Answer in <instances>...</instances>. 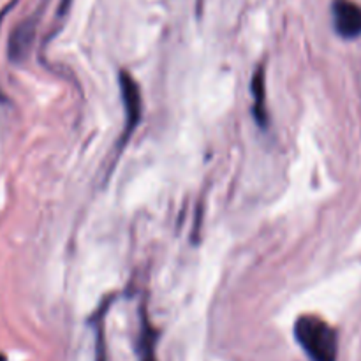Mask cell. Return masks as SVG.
<instances>
[{"label": "cell", "instance_id": "obj_1", "mask_svg": "<svg viewBox=\"0 0 361 361\" xmlns=\"http://www.w3.org/2000/svg\"><path fill=\"white\" fill-rule=\"evenodd\" d=\"M295 338L312 361H337V334L326 321L302 316L295 324Z\"/></svg>", "mask_w": 361, "mask_h": 361}, {"label": "cell", "instance_id": "obj_2", "mask_svg": "<svg viewBox=\"0 0 361 361\" xmlns=\"http://www.w3.org/2000/svg\"><path fill=\"white\" fill-rule=\"evenodd\" d=\"M120 94H122V102L126 108L127 133L123 134V141H127V137L133 134L137 122L141 120V94L134 78L126 71L120 73Z\"/></svg>", "mask_w": 361, "mask_h": 361}, {"label": "cell", "instance_id": "obj_3", "mask_svg": "<svg viewBox=\"0 0 361 361\" xmlns=\"http://www.w3.org/2000/svg\"><path fill=\"white\" fill-rule=\"evenodd\" d=\"M334 23L338 35L355 39L361 35V7L351 0H335Z\"/></svg>", "mask_w": 361, "mask_h": 361}, {"label": "cell", "instance_id": "obj_4", "mask_svg": "<svg viewBox=\"0 0 361 361\" xmlns=\"http://www.w3.org/2000/svg\"><path fill=\"white\" fill-rule=\"evenodd\" d=\"M35 37V20L28 18V20L21 21L16 28L13 30L9 37V59L13 62H23L30 53L32 44H34Z\"/></svg>", "mask_w": 361, "mask_h": 361}, {"label": "cell", "instance_id": "obj_5", "mask_svg": "<svg viewBox=\"0 0 361 361\" xmlns=\"http://www.w3.org/2000/svg\"><path fill=\"white\" fill-rule=\"evenodd\" d=\"M252 95H254V118L259 123V127H264L268 123V113L267 104H264V97H267V83H264V69L259 67L252 78Z\"/></svg>", "mask_w": 361, "mask_h": 361}, {"label": "cell", "instance_id": "obj_6", "mask_svg": "<svg viewBox=\"0 0 361 361\" xmlns=\"http://www.w3.org/2000/svg\"><path fill=\"white\" fill-rule=\"evenodd\" d=\"M140 361H157L155 360V331L148 324L147 317H143L140 335Z\"/></svg>", "mask_w": 361, "mask_h": 361}, {"label": "cell", "instance_id": "obj_7", "mask_svg": "<svg viewBox=\"0 0 361 361\" xmlns=\"http://www.w3.org/2000/svg\"><path fill=\"white\" fill-rule=\"evenodd\" d=\"M14 4H16V0H13V2H11V4H7V7H4V9L0 11V23H2L4 16H6V14L9 13L11 9H13V6H14ZM0 99H2V94H0Z\"/></svg>", "mask_w": 361, "mask_h": 361}, {"label": "cell", "instance_id": "obj_8", "mask_svg": "<svg viewBox=\"0 0 361 361\" xmlns=\"http://www.w3.org/2000/svg\"><path fill=\"white\" fill-rule=\"evenodd\" d=\"M69 6H71V0H60V9H59L60 16H63V14H66V11L69 9Z\"/></svg>", "mask_w": 361, "mask_h": 361}, {"label": "cell", "instance_id": "obj_9", "mask_svg": "<svg viewBox=\"0 0 361 361\" xmlns=\"http://www.w3.org/2000/svg\"><path fill=\"white\" fill-rule=\"evenodd\" d=\"M0 361H7V360H6V356H4V355H0Z\"/></svg>", "mask_w": 361, "mask_h": 361}]
</instances>
